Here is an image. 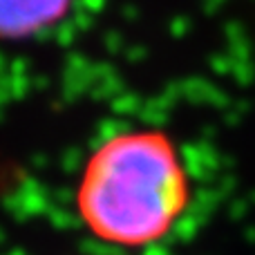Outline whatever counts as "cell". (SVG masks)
Wrapping results in <instances>:
<instances>
[{"label":"cell","mask_w":255,"mask_h":255,"mask_svg":"<svg viewBox=\"0 0 255 255\" xmlns=\"http://www.w3.org/2000/svg\"><path fill=\"white\" fill-rule=\"evenodd\" d=\"M188 202L177 148L157 130H128L103 141L81 175L76 208L90 233L119 247H143L175 226Z\"/></svg>","instance_id":"1"},{"label":"cell","mask_w":255,"mask_h":255,"mask_svg":"<svg viewBox=\"0 0 255 255\" xmlns=\"http://www.w3.org/2000/svg\"><path fill=\"white\" fill-rule=\"evenodd\" d=\"M72 0H0V38H29L58 22Z\"/></svg>","instance_id":"2"}]
</instances>
